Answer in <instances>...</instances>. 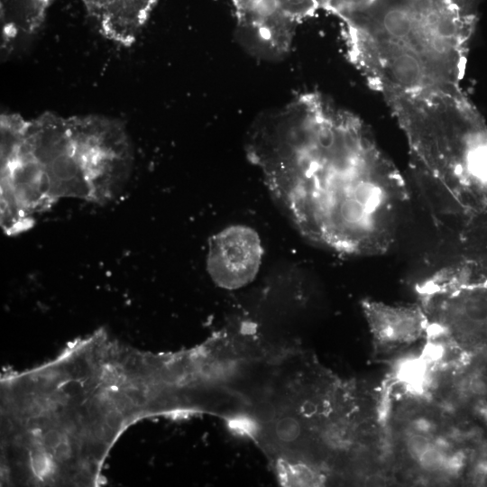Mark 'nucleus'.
I'll list each match as a JSON object with an SVG mask.
<instances>
[{"label": "nucleus", "mask_w": 487, "mask_h": 487, "mask_svg": "<svg viewBox=\"0 0 487 487\" xmlns=\"http://www.w3.org/2000/svg\"><path fill=\"white\" fill-rule=\"evenodd\" d=\"M247 152L309 240L360 256L391 246L407 185L354 114L319 93L301 94L256 120Z\"/></svg>", "instance_id": "f257e3e1"}, {"label": "nucleus", "mask_w": 487, "mask_h": 487, "mask_svg": "<svg viewBox=\"0 0 487 487\" xmlns=\"http://www.w3.org/2000/svg\"><path fill=\"white\" fill-rule=\"evenodd\" d=\"M340 21L351 62L384 99L462 90L472 0H371Z\"/></svg>", "instance_id": "f03ea898"}, {"label": "nucleus", "mask_w": 487, "mask_h": 487, "mask_svg": "<svg viewBox=\"0 0 487 487\" xmlns=\"http://www.w3.org/2000/svg\"><path fill=\"white\" fill-rule=\"evenodd\" d=\"M385 101L420 173L464 216L487 219V125L463 90Z\"/></svg>", "instance_id": "7ed1b4c3"}, {"label": "nucleus", "mask_w": 487, "mask_h": 487, "mask_svg": "<svg viewBox=\"0 0 487 487\" xmlns=\"http://www.w3.org/2000/svg\"><path fill=\"white\" fill-rule=\"evenodd\" d=\"M25 137L55 204L64 198L100 204L107 198L116 174L117 155L96 115L65 117L43 113L27 119Z\"/></svg>", "instance_id": "20e7f679"}, {"label": "nucleus", "mask_w": 487, "mask_h": 487, "mask_svg": "<svg viewBox=\"0 0 487 487\" xmlns=\"http://www.w3.org/2000/svg\"><path fill=\"white\" fill-rule=\"evenodd\" d=\"M420 306L433 329L465 345H487V263L464 259L418 286Z\"/></svg>", "instance_id": "39448f33"}, {"label": "nucleus", "mask_w": 487, "mask_h": 487, "mask_svg": "<svg viewBox=\"0 0 487 487\" xmlns=\"http://www.w3.org/2000/svg\"><path fill=\"white\" fill-rule=\"evenodd\" d=\"M27 119L3 113L1 133V226L7 235L31 229L36 214L53 205L50 189L25 137Z\"/></svg>", "instance_id": "423d86ee"}, {"label": "nucleus", "mask_w": 487, "mask_h": 487, "mask_svg": "<svg viewBox=\"0 0 487 487\" xmlns=\"http://www.w3.org/2000/svg\"><path fill=\"white\" fill-rule=\"evenodd\" d=\"M236 31L253 53L280 59L292 45L295 32L308 13L303 0H231Z\"/></svg>", "instance_id": "0eeeda50"}, {"label": "nucleus", "mask_w": 487, "mask_h": 487, "mask_svg": "<svg viewBox=\"0 0 487 487\" xmlns=\"http://www.w3.org/2000/svg\"><path fill=\"white\" fill-rule=\"evenodd\" d=\"M262 253L260 236L253 228L232 225L210 237L207 271L218 287L237 289L254 280Z\"/></svg>", "instance_id": "6e6552de"}, {"label": "nucleus", "mask_w": 487, "mask_h": 487, "mask_svg": "<svg viewBox=\"0 0 487 487\" xmlns=\"http://www.w3.org/2000/svg\"><path fill=\"white\" fill-rule=\"evenodd\" d=\"M362 308L374 343L381 348L409 345L428 333L420 304L390 305L365 299Z\"/></svg>", "instance_id": "1a4fd4ad"}, {"label": "nucleus", "mask_w": 487, "mask_h": 487, "mask_svg": "<svg viewBox=\"0 0 487 487\" xmlns=\"http://www.w3.org/2000/svg\"><path fill=\"white\" fill-rule=\"evenodd\" d=\"M158 0H106L96 21L101 32L124 46L133 44Z\"/></svg>", "instance_id": "9d476101"}, {"label": "nucleus", "mask_w": 487, "mask_h": 487, "mask_svg": "<svg viewBox=\"0 0 487 487\" xmlns=\"http://www.w3.org/2000/svg\"><path fill=\"white\" fill-rule=\"evenodd\" d=\"M50 2V0H43ZM87 12L97 21L106 0H81Z\"/></svg>", "instance_id": "9b49d317"}]
</instances>
